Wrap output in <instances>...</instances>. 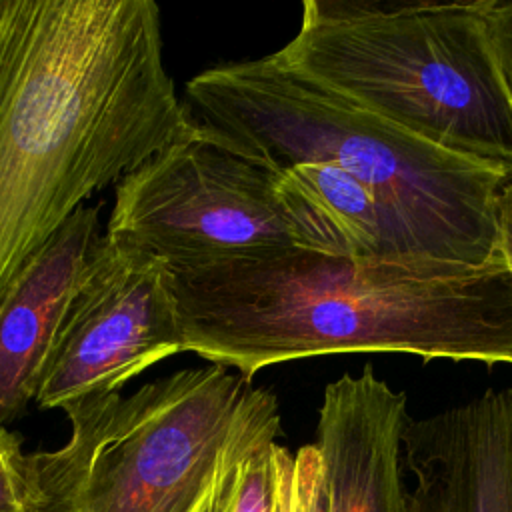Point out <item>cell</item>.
Instances as JSON below:
<instances>
[{"mask_svg": "<svg viewBox=\"0 0 512 512\" xmlns=\"http://www.w3.org/2000/svg\"><path fill=\"white\" fill-rule=\"evenodd\" d=\"M408 508H410V512H426V510L422 508V504H420L416 498H412L410 492H408Z\"/></svg>", "mask_w": 512, "mask_h": 512, "instance_id": "15", "label": "cell"}, {"mask_svg": "<svg viewBox=\"0 0 512 512\" xmlns=\"http://www.w3.org/2000/svg\"><path fill=\"white\" fill-rule=\"evenodd\" d=\"M272 512H324L314 444L302 446L296 454L282 446Z\"/></svg>", "mask_w": 512, "mask_h": 512, "instance_id": "12", "label": "cell"}, {"mask_svg": "<svg viewBox=\"0 0 512 512\" xmlns=\"http://www.w3.org/2000/svg\"><path fill=\"white\" fill-rule=\"evenodd\" d=\"M0 430H2V426H0Z\"/></svg>", "mask_w": 512, "mask_h": 512, "instance_id": "16", "label": "cell"}, {"mask_svg": "<svg viewBox=\"0 0 512 512\" xmlns=\"http://www.w3.org/2000/svg\"><path fill=\"white\" fill-rule=\"evenodd\" d=\"M64 412L68 442L26 454L36 512H198L232 446L280 404L210 364Z\"/></svg>", "mask_w": 512, "mask_h": 512, "instance_id": "5", "label": "cell"}, {"mask_svg": "<svg viewBox=\"0 0 512 512\" xmlns=\"http://www.w3.org/2000/svg\"><path fill=\"white\" fill-rule=\"evenodd\" d=\"M280 414L254 424L232 446L198 512H272L282 446Z\"/></svg>", "mask_w": 512, "mask_h": 512, "instance_id": "11", "label": "cell"}, {"mask_svg": "<svg viewBox=\"0 0 512 512\" xmlns=\"http://www.w3.org/2000/svg\"><path fill=\"white\" fill-rule=\"evenodd\" d=\"M182 350L250 378L326 354L512 364V276L434 258L284 250L168 268Z\"/></svg>", "mask_w": 512, "mask_h": 512, "instance_id": "2", "label": "cell"}, {"mask_svg": "<svg viewBox=\"0 0 512 512\" xmlns=\"http://www.w3.org/2000/svg\"><path fill=\"white\" fill-rule=\"evenodd\" d=\"M408 398L372 366L324 388L314 448L324 512H410L402 480Z\"/></svg>", "mask_w": 512, "mask_h": 512, "instance_id": "8", "label": "cell"}, {"mask_svg": "<svg viewBox=\"0 0 512 512\" xmlns=\"http://www.w3.org/2000/svg\"><path fill=\"white\" fill-rule=\"evenodd\" d=\"M194 128L280 172L330 164L378 200L402 258H496L498 170L410 136L284 66L274 54L202 70L184 86Z\"/></svg>", "mask_w": 512, "mask_h": 512, "instance_id": "3", "label": "cell"}, {"mask_svg": "<svg viewBox=\"0 0 512 512\" xmlns=\"http://www.w3.org/2000/svg\"><path fill=\"white\" fill-rule=\"evenodd\" d=\"M496 254L502 258L506 270L512 276V180L506 182L496 202Z\"/></svg>", "mask_w": 512, "mask_h": 512, "instance_id": "14", "label": "cell"}, {"mask_svg": "<svg viewBox=\"0 0 512 512\" xmlns=\"http://www.w3.org/2000/svg\"><path fill=\"white\" fill-rule=\"evenodd\" d=\"M152 0H0V286L94 192L192 134Z\"/></svg>", "mask_w": 512, "mask_h": 512, "instance_id": "1", "label": "cell"}, {"mask_svg": "<svg viewBox=\"0 0 512 512\" xmlns=\"http://www.w3.org/2000/svg\"><path fill=\"white\" fill-rule=\"evenodd\" d=\"M182 350L168 266L102 234L42 362L34 402L60 408L120 392Z\"/></svg>", "mask_w": 512, "mask_h": 512, "instance_id": "7", "label": "cell"}, {"mask_svg": "<svg viewBox=\"0 0 512 512\" xmlns=\"http://www.w3.org/2000/svg\"><path fill=\"white\" fill-rule=\"evenodd\" d=\"M402 464L426 512H512V388L410 418Z\"/></svg>", "mask_w": 512, "mask_h": 512, "instance_id": "9", "label": "cell"}, {"mask_svg": "<svg viewBox=\"0 0 512 512\" xmlns=\"http://www.w3.org/2000/svg\"><path fill=\"white\" fill-rule=\"evenodd\" d=\"M100 240V210L78 208L0 286V426L34 402L46 352Z\"/></svg>", "mask_w": 512, "mask_h": 512, "instance_id": "10", "label": "cell"}, {"mask_svg": "<svg viewBox=\"0 0 512 512\" xmlns=\"http://www.w3.org/2000/svg\"><path fill=\"white\" fill-rule=\"evenodd\" d=\"M492 0H306L274 56L410 136L512 180V96L490 30Z\"/></svg>", "mask_w": 512, "mask_h": 512, "instance_id": "4", "label": "cell"}, {"mask_svg": "<svg viewBox=\"0 0 512 512\" xmlns=\"http://www.w3.org/2000/svg\"><path fill=\"white\" fill-rule=\"evenodd\" d=\"M106 232L168 268L294 248L348 256L338 230L290 172H274L196 128L116 184Z\"/></svg>", "mask_w": 512, "mask_h": 512, "instance_id": "6", "label": "cell"}, {"mask_svg": "<svg viewBox=\"0 0 512 512\" xmlns=\"http://www.w3.org/2000/svg\"><path fill=\"white\" fill-rule=\"evenodd\" d=\"M490 30L500 70L512 96V0H492Z\"/></svg>", "mask_w": 512, "mask_h": 512, "instance_id": "13", "label": "cell"}]
</instances>
